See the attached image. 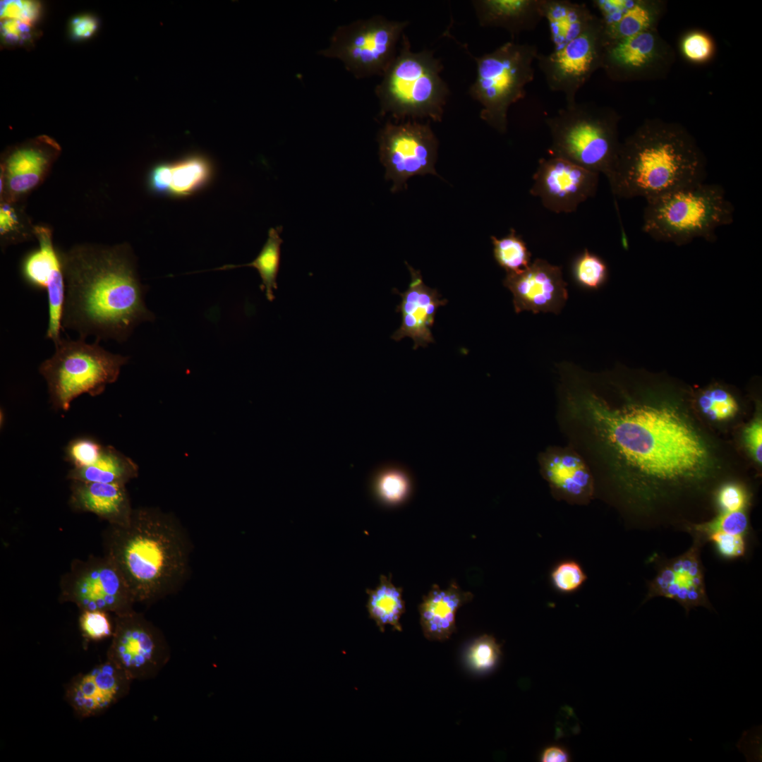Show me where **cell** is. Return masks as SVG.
<instances>
[{"mask_svg": "<svg viewBox=\"0 0 762 762\" xmlns=\"http://www.w3.org/2000/svg\"><path fill=\"white\" fill-rule=\"evenodd\" d=\"M575 418L632 488L682 485L701 478L709 463L706 445L682 414L665 404L629 401L611 406L593 395L575 399ZM651 485V488H652Z\"/></svg>", "mask_w": 762, "mask_h": 762, "instance_id": "cell-1", "label": "cell"}, {"mask_svg": "<svg viewBox=\"0 0 762 762\" xmlns=\"http://www.w3.org/2000/svg\"><path fill=\"white\" fill-rule=\"evenodd\" d=\"M66 286L63 328L80 339L126 341L134 328L155 319L145 303L127 245H78L59 253Z\"/></svg>", "mask_w": 762, "mask_h": 762, "instance_id": "cell-2", "label": "cell"}, {"mask_svg": "<svg viewBox=\"0 0 762 762\" xmlns=\"http://www.w3.org/2000/svg\"><path fill=\"white\" fill-rule=\"evenodd\" d=\"M103 545L136 603L150 605L174 593L188 576L190 540L176 519L160 509H135L128 524H109Z\"/></svg>", "mask_w": 762, "mask_h": 762, "instance_id": "cell-3", "label": "cell"}, {"mask_svg": "<svg viewBox=\"0 0 762 762\" xmlns=\"http://www.w3.org/2000/svg\"><path fill=\"white\" fill-rule=\"evenodd\" d=\"M706 174L704 157L684 130L648 122L621 143L607 179L617 198L647 200L704 182Z\"/></svg>", "mask_w": 762, "mask_h": 762, "instance_id": "cell-4", "label": "cell"}, {"mask_svg": "<svg viewBox=\"0 0 762 762\" xmlns=\"http://www.w3.org/2000/svg\"><path fill=\"white\" fill-rule=\"evenodd\" d=\"M401 46L375 87L380 115L399 121L428 119L441 122L449 95L447 84L441 78V61L433 52L411 51L404 33Z\"/></svg>", "mask_w": 762, "mask_h": 762, "instance_id": "cell-5", "label": "cell"}, {"mask_svg": "<svg viewBox=\"0 0 762 762\" xmlns=\"http://www.w3.org/2000/svg\"><path fill=\"white\" fill-rule=\"evenodd\" d=\"M734 212L720 185L701 182L647 200L642 230L679 245L713 240L718 228L732 224Z\"/></svg>", "mask_w": 762, "mask_h": 762, "instance_id": "cell-6", "label": "cell"}, {"mask_svg": "<svg viewBox=\"0 0 762 762\" xmlns=\"http://www.w3.org/2000/svg\"><path fill=\"white\" fill-rule=\"evenodd\" d=\"M545 123L550 131V156L567 159L607 178L617 159L621 143L618 116L593 102L566 104Z\"/></svg>", "mask_w": 762, "mask_h": 762, "instance_id": "cell-7", "label": "cell"}, {"mask_svg": "<svg viewBox=\"0 0 762 762\" xmlns=\"http://www.w3.org/2000/svg\"><path fill=\"white\" fill-rule=\"evenodd\" d=\"M538 53L535 44L512 40L473 57L476 77L468 93L481 105L480 118L500 133L507 131L510 107L524 98L534 79Z\"/></svg>", "mask_w": 762, "mask_h": 762, "instance_id": "cell-8", "label": "cell"}, {"mask_svg": "<svg viewBox=\"0 0 762 762\" xmlns=\"http://www.w3.org/2000/svg\"><path fill=\"white\" fill-rule=\"evenodd\" d=\"M54 345V353L40 364L39 372L47 382L53 406L63 411L83 394H102L116 381L129 359L105 350L97 340L88 344L80 338H61Z\"/></svg>", "mask_w": 762, "mask_h": 762, "instance_id": "cell-9", "label": "cell"}, {"mask_svg": "<svg viewBox=\"0 0 762 762\" xmlns=\"http://www.w3.org/2000/svg\"><path fill=\"white\" fill-rule=\"evenodd\" d=\"M409 23L376 15L339 25L318 54L339 60L356 78L382 76L394 59Z\"/></svg>", "mask_w": 762, "mask_h": 762, "instance_id": "cell-10", "label": "cell"}, {"mask_svg": "<svg viewBox=\"0 0 762 762\" xmlns=\"http://www.w3.org/2000/svg\"><path fill=\"white\" fill-rule=\"evenodd\" d=\"M61 603L80 611L102 610L120 615L134 610L131 589L116 564L106 555L75 559L59 582Z\"/></svg>", "mask_w": 762, "mask_h": 762, "instance_id": "cell-11", "label": "cell"}, {"mask_svg": "<svg viewBox=\"0 0 762 762\" xmlns=\"http://www.w3.org/2000/svg\"><path fill=\"white\" fill-rule=\"evenodd\" d=\"M114 624L106 659L133 681L157 677L171 658L170 647L162 631L135 610L114 615Z\"/></svg>", "mask_w": 762, "mask_h": 762, "instance_id": "cell-12", "label": "cell"}, {"mask_svg": "<svg viewBox=\"0 0 762 762\" xmlns=\"http://www.w3.org/2000/svg\"><path fill=\"white\" fill-rule=\"evenodd\" d=\"M377 142L379 156L385 167V178L392 181V192L406 188L407 180L416 175H437L435 164L438 141L430 123L408 120L401 123L387 121L380 129Z\"/></svg>", "mask_w": 762, "mask_h": 762, "instance_id": "cell-13", "label": "cell"}, {"mask_svg": "<svg viewBox=\"0 0 762 762\" xmlns=\"http://www.w3.org/2000/svg\"><path fill=\"white\" fill-rule=\"evenodd\" d=\"M607 40L601 19L596 16L585 32L561 49L536 57L548 88L564 95L566 104L576 102L579 90L602 68Z\"/></svg>", "mask_w": 762, "mask_h": 762, "instance_id": "cell-14", "label": "cell"}, {"mask_svg": "<svg viewBox=\"0 0 762 762\" xmlns=\"http://www.w3.org/2000/svg\"><path fill=\"white\" fill-rule=\"evenodd\" d=\"M691 547L683 554L667 558L658 554L649 560L656 571L654 578L648 583V591L642 604L655 597H665L677 601L688 616L697 607L715 611L708 597L704 569L701 558V548L706 543L701 537L691 535Z\"/></svg>", "mask_w": 762, "mask_h": 762, "instance_id": "cell-15", "label": "cell"}, {"mask_svg": "<svg viewBox=\"0 0 762 762\" xmlns=\"http://www.w3.org/2000/svg\"><path fill=\"white\" fill-rule=\"evenodd\" d=\"M599 174L567 159L551 157L539 160L530 189L543 205L556 213H570L591 197L598 185Z\"/></svg>", "mask_w": 762, "mask_h": 762, "instance_id": "cell-16", "label": "cell"}, {"mask_svg": "<svg viewBox=\"0 0 762 762\" xmlns=\"http://www.w3.org/2000/svg\"><path fill=\"white\" fill-rule=\"evenodd\" d=\"M132 682L121 669L106 659L75 675L65 687L64 699L78 718L96 717L127 696Z\"/></svg>", "mask_w": 762, "mask_h": 762, "instance_id": "cell-17", "label": "cell"}, {"mask_svg": "<svg viewBox=\"0 0 762 762\" xmlns=\"http://www.w3.org/2000/svg\"><path fill=\"white\" fill-rule=\"evenodd\" d=\"M60 151L59 145L44 135L8 150L1 166V194L4 202H14L40 184Z\"/></svg>", "mask_w": 762, "mask_h": 762, "instance_id": "cell-18", "label": "cell"}, {"mask_svg": "<svg viewBox=\"0 0 762 762\" xmlns=\"http://www.w3.org/2000/svg\"><path fill=\"white\" fill-rule=\"evenodd\" d=\"M503 285L512 293L516 313L526 310L558 314L568 298L561 267L540 258L519 272L507 273Z\"/></svg>", "mask_w": 762, "mask_h": 762, "instance_id": "cell-19", "label": "cell"}, {"mask_svg": "<svg viewBox=\"0 0 762 762\" xmlns=\"http://www.w3.org/2000/svg\"><path fill=\"white\" fill-rule=\"evenodd\" d=\"M406 266L411 278L409 288L403 293L393 290L401 298L396 309L401 315V324L391 338L399 341L404 337H409L414 342L413 349H416L435 342L431 328L435 315L437 309L445 306L448 301L442 298L436 289L425 284L419 270L408 263Z\"/></svg>", "mask_w": 762, "mask_h": 762, "instance_id": "cell-20", "label": "cell"}, {"mask_svg": "<svg viewBox=\"0 0 762 762\" xmlns=\"http://www.w3.org/2000/svg\"><path fill=\"white\" fill-rule=\"evenodd\" d=\"M69 503L73 509L93 513L113 526L128 524L133 511L125 485L115 483L73 480Z\"/></svg>", "mask_w": 762, "mask_h": 762, "instance_id": "cell-21", "label": "cell"}, {"mask_svg": "<svg viewBox=\"0 0 762 762\" xmlns=\"http://www.w3.org/2000/svg\"><path fill=\"white\" fill-rule=\"evenodd\" d=\"M473 598L472 593L463 591L454 581L447 588L433 585L418 607L424 637L431 641L449 639L456 631L457 610Z\"/></svg>", "mask_w": 762, "mask_h": 762, "instance_id": "cell-22", "label": "cell"}, {"mask_svg": "<svg viewBox=\"0 0 762 762\" xmlns=\"http://www.w3.org/2000/svg\"><path fill=\"white\" fill-rule=\"evenodd\" d=\"M543 0H475L471 4L479 25L507 30L512 39L536 28L543 17Z\"/></svg>", "mask_w": 762, "mask_h": 762, "instance_id": "cell-23", "label": "cell"}, {"mask_svg": "<svg viewBox=\"0 0 762 762\" xmlns=\"http://www.w3.org/2000/svg\"><path fill=\"white\" fill-rule=\"evenodd\" d=\"M544 474L553 491L577 503L586 502L593 492V480L583 461L571 452L550 455L544 464Z\"/></svg>", "mask_w": 762, "mask_h": 762, "instance_id": "cell-24", "label": "cell"}, {"mask_svg": "<svg viewBox=\"0 0 762 762\" xmlns=\"http://www.w3.org/2000/svg\"><path fill=\"white\" fill-rule=\"evenodd\" d=\"M655 49V37L648 30L622 40L607 42L602 68L614 78H630L651 61Z\"/></svg>", "mask_w": 762, "mask_h": 762, "instance_id": "cell-25", "label": "cell"}, {"mask_svg": "<svg viewBox=\"0 0 762 762\" xmlns=\"http://www.w3.org/2000/svg\"><path fill=\"white\" fill-rule=\"evenodd\" d=\"M542 11L554 49L583 34L596 18L586 4L567 0H543Z\"/></svg>", "mask_w": 762, "mask_h": 762, "instance_id": "cell-26", "label": "cell"}, {"mask_svg": "<svg viewBox=\"0 0 762 762\" xmlns=\"http://www.w3.org/2000/svg\"><path fill=\"white\" fill-rule=\"evenodd\" d=\"M33 232L40 246L23 260L22 274L30 287L47 290L52 284L64 280L60 255L54 248L52 231L48 227L36 226Z\"/></svg>", "mask_w": 762, "mask_h": 762, "instance_id": "cell-27", "label": "cell"}, {"mask_svg": "<svg viewBox=\"0 0 762 762\" xmlns=\"http://www.w3.org/2000/svg\"><path fill=\"white\" fill-rule=\"evenodd\" d=\"M138 474L137 464L112 446L103 447L92 465L73 468L67 478L73 480L125 485Z\"/></svg>", "mask_w": 762, "mask_h": 762, "instance_id": "cell-28", "label": "cell"}, {"mask_svg": "<svg viewBox=\"0 0 762 762\" xmlns=\"http://www.w3.org/2000/svg\"><path fill=\"white\" fill-rule=\"evenodd\" d=\"M365 591L368 595L366 608L369 617L375 622L379 630L384 632L386 626L390 625L393 630L401 631L399 620L406 611L403 590L393 584L391 574L389 576L381 575L379 585L375 589L367 588Z\"/></svg>", "mask_w": 762, "mask_h": 762, "instance_id": "cell-29", "label": "cell"}, {"mask_svg": "<svg viewBox=\"0 0 762 762\" xmlns=\"http://www.w3.org/2000/svg\"><path fill=\"white\" fill-rule=\"evenodd\" d=\"M171 166L169 195L176 197L190 195L200 189L212 176V166L203 157L193 155Z\"/></svg>", "mask_w": 762, "mask_h": 762, "instance_id": "cell-30", "label": "cell"}, {"mask_svg": "<svg viewBox=\"0 0 762 762\" xmlns=\"http://www.w3.org/2000/svg\"><path fill=\"white\" fill-rule=\"evenodd\" d=\"M280 227L271 228L268 238L256 258L251 262L241 265H226L219 270H228L239 267H253L255 268L262 280L260 288L265 294L268 301L274 298V290L277 289V277L280 262V246L282 240L279 236Z\"/></svg>", "mask_w": 762, "mask_h": 762, "instance_id": "cell-31", "label": "cell"}, {"mask_svg": "<svg viewBox=\"0 0 762 762\" xmlns=\"http://www.w3.org/2000/svg\"><path fill=\"white\" fill-rule=\"evenodd\" d=\"M490 238L495 260L507 273H517L529 266L531 253L514 229H511L509 234L502 238L493 236Z\"/></svg>", "mask_w": 762, "mask_h": 762, "instance_id": "cell-32", "label": "cell"}, {"mask_svg": "<svg viewBox=\"0 0 762 762\" xmlns=\"http://www.w3.org/2000/svg\"><path fill=\"white\" fill-rule=\"evenodd\" d=\"M651 18L648 9L639 1H631L612 24L604 26L607 42L622 40L648 30Z\"/></svg>", "mask_w": 762, "mask_h": 762, "instance_id": "cell-33", "label": "cell"}, {"mask_svg": "<svg viewBox=\"0 0 762 762\" xmlns=\"http://www.w3.org/2000/svg\"><path fill=\"white\" fill-rule=\"evenodd\" d=\"M749 519L744 510L721 512L710 520L689 524L683 531L701 537L706 543L707 538L715 532L744 536L749 532Z\"/></svg>", "mask_w": 762, "mask_h": 762, "instance_id": "cell-34", "label": "cell"}, {"mask_svg": "<svg viewBox=\"0 0 762 762\" xmlns=\"http://www.w3.org/2000/svg\"><path fill=\"white\" fill-rule=\"evenodd\" d=\"M502 655L501 645L495 637L483 634L476 639L468 649L466 659L470 667L477 672L492 670Z\"/></svg>", "mask_w": 762, "mask_h": 762, "instance_id": "cell-35", "label": "cell"}, {"mask_svg": "<svg viewBox=\"0 0 762 762\" xmlns=\"http://www.w3.org/2000/svg\"><path fill=\"white\" fill-rule=\"evenodd\" d=\"M702 412L713 421H723L733 416L738 406L733 396L721 387H710L698 397Z\"/></svg>", "mask_w": 762, "mask_h": 762, "instance_id": "cell-36", "label": "cell"}, {"mask_svg": "<svg viewBox=\"0 0 762 762\" xmlns=\"http://www.w3.org/2000/svg\"><path fill=\"white\" fill-rule=\"evenodd\" d=\"M573 273L576 282L581 286L595 289L601 286L607 279V268L605 263L597 255L588 250L581 254L573 265Z\"/></svg>", "mask_w": 762, "mask_h": 762, "instance_id": "cell-37", "label": "cell"}, {"mask_svg": "<svg viewBox=\"0 0 762 762\" xmlns=\"http://www.w3.org/2000/svg\"><path fill=\"white\" fill-rule=\"evenodd\" d=\"M586 579L587 575L581 565L574 560L559 562L550 573L552 588L562 594H571L577 591Z\"/></svg>", "mask_w": 762, "mask_h": 762, "instance_id": "cell-38", "label": "cell"}, {"mask_svg": "<svg viewBox=\"0 0 762 762\" xmlns=\"http://www.w3.org/2000/svg\"><path fill=\"white\" fill-rule=\"evenodd\" d=\"M78 625L87 643L110 638L114 633V619L111 620L109 613L102 610L80 611Z\"/></svg>", "mask_w": 762, "mask_h": 762, "instance_id": "cell-39", "label": "cell"}, {"mask_svg": "<svg viewBox=\"0 0 762 762\" xmlns=\"http://www.w3.org/2000/svg\"><path fill=\"white\" fill-rule=\"evenodd\" d=\"M375 490L379 498L387 504H394L406 496L409 483L404 475L397 471H387L377 478Z\"/></svg>", "mask_w": 762, "mask_h": 762, "instance_id": "cell-40", "label": "cell"}, {"mask_svg": "<svg viewBox=\"0 0 762 762\" xmlns=\"http://www.w3.org/2000/svg\"><path fill=\"white\" fill-rule=\"evenodd\" d=\"M102 449L95 440L80 437L69 442L66 449V457L75 468L86 467L97 461Z\"/></svg>", "mask_w": 762, "mask_h": 762, "instance_id": "cell-41", "label": "cell"}, {"mask_svg": "<svg viewBox=\"0 0 762 762\" xmlns=\"http://www.w3.org/2000/svg\"><path fill=\"white\" fill-rule=\"evenodd\" d=\"M713 542L719 554L727 559L742 557L746 552L744 536L725 532H715L709 535L707 542Z\"/></svg>", "mask_w": 762, "mask_h": 762, "instance_id": "cell-42", "label": "cell"}, {"mask_svg": "<svg viewBox=\"0 0 762 762\" xmlns=\"http://www.w3.org/2000/svg\"><path fill=\"white\" fill-rule=\"evenodd\" d=\"M685 56L695 62H702L710 58L713 45L709 37L700 32L687 35L682 44Z\"/></svg>", "mask_w": 762, "mask_h": 762, "instance_id": "cell-43", "label": "cell"}, {"mask_svg": "<svg viewBox=\"0 0 762 762\" xmlns=\"http://www.w3.org/2000/svg\"><path fill=\"white\" fill-rule=\"evenodd\" d=\"M717 502L721 512L744 510L748 504V495L745 489L736 483L722 485L716 495Z\"/></svg>", "mask_w": 762, "mask_h": 762, "instance_id": "cell-44", "label": "cell"}, {"mask_svg": "<svg viewBox=\"0 0 762 762\" xmlns=\"http://www.w3.org/2000/svg\"><path fill=\"white\" fill-rule=\"evenodd\" d=\"M1 34L4 41L10 45H22L32 37V28L20 20H3Z\"/></svg>", "mask_w": 762, "mask_h": 762, "instance_id": "cell-45", "label": "cell"}, {"mask_svg": "<svg viewBox=\"0 0 762 762\" xmlns=\"http://www.w3.org/2000/svg\"><path fill=\"white\" fill-rule=\"evenodd\" d=\"M99 27L98 19L90 14L73 18L70 23V33L75 40H83L92 37Z\"/></svg>", "mask_w": 762, "mask_h": 762, "instance_id": "cell-46", "label": "cell"}, {"mask_svg": "<svg viewBox=\"0 0 762 762\" xmlns=\"http://www.w3.org/2000/svg\"><path fill=\"white\" fill-rule=\"evenodd\" d=\"M171 181V166L169 163L159 164L150 173L149 186L155 193L169 195Z\"/></svg>", "mask_w": 762, "mask_h": 762, "instance_id": "cell-47", "label": "cell"}, {"mask_svg": "<svg viewBox=\"0 0 762 762\" xmlns=\"http://www.w3.org/2000/svg\"><path fill=\"white\" fill-rule=\"evenodd\" d=\"M744 441L754 459L758 463L762 462V422L761 418L756 419L744 430Z\"/></svg>", "mask_w": 762, "mask_h": 762, "instance_id": "cell-48", "label": "cell"}, {"mask_svg": "<svg viewBox=\"0 0 762 762\" xmlns=\"http://www.w3.org/2000/svg\"><path fill=\"white\" fill-rule=\"evenodd\" d=\"M0 16L1 20H16L25 23V10L23 1H1L0 5Z\"/></svg>", "mask_w": 762, "mask_h": 762, "instance_id": "cell-49", "label": "cell"}, {"mask_svg": "<svg viewBox=\"0 0 762 762\" xmlns=\"http://www.w3.org/2000/svg\"><path fill=\"white\" fill-rule=\"evenodd\" d=\"M18 224V218L11 203L4 202L0 208V232L6 236L13 231Z\"/></svg>", "mask_w": 762, "mask_h": 762, "instance_id": "cell-50", "label": "cell"}, {"mask_svg": "<svg viewBox=\"0 0 762 762\" xmlns=\"http://www.w3.org/2000/svg\"><path fill=\"white\" fill-rule=\"evenodd\" d=\"M540 759L543 762H566L570 760V755L566 748L560 745H552L543 750Z\"/></svg>", "mask_w": 762, "mask_h": 762, "instance_id": "cell-51", "label": "cell"}]
</instances>
